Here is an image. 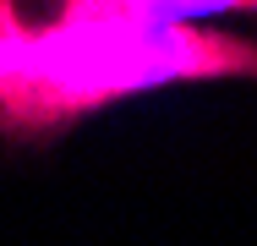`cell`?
Masks as SVG:
<instances>
[{"label":"cell","instance_id":"1","mask_svg":"<svg viewBox=\"0 0 257 246\" xmlns=\"http://www.w3.org/2000/svg\"><path fill=\"white\" fill-rule=\"evenodd\" d=\"M257 77V44L213 28L0 17V137H44L120 98Z\"/></svg>","mask_w":257,"mask_h":246},{"label":"cell","instance_id":"2","mask_svg":"<svg viewBox=\"0 0 257 246\" xmlns=\"http://www.w3.org/2000/svg\"><path fill=\"white\" fill-rule=\"evenodd\" d=\"M17 22H132V28H213L257 17V0H0Z\"/></svg>","mask_w":257,"mask_h":246}]
</instances>
